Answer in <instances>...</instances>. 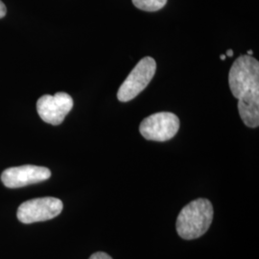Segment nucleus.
Returning a JSON list of instances; mask_svg holds the SVG:
<instances>
[{"instance_id": "12", "label": "nucleus", "mask_w": 259, "mask_h": 259, "mask_svg": "<svg viewBox=\"0 0 259 259\" xmlns=\"http://www.w3.org/2000/svg\"><path fill=\"white\" fill-rule=\"evenodd\" d=\"M252 54H253V52H252L251 50H248V53H247V55L252 56Z\"/></svg>"}, {"instance_id": "9", "label": "nucleus", "mask_w": 259, "mask_h": 259, "mask_svg": "<svg viewBox=\"0 0 259 259\" xmlns=\"http://www.w3.org/2000/svg\"><path fill=\"white\" fill-rule=\"evenodd\" d=\"M90 259H112L111 256L103 251H98L93 253V255L90 257Z\"/></svg>"}, {"instance_id": "13", "label": "nucleus", "mask_w": 259, "mask_h": 259, "mask_svg": "<svg viewBox=\"0 0 259 259\" xmlns=\"http://www.w3.org/2000/svg\"><path fill=\"white\" fill-rule=\"evenodd\" d=\"M220 59H221V60H222V61H224V60H225V59H226V55L220 56Z\"/></svg>"}, {"instance_id": "7", "label": "nucleus", "mask_w": 259, "mask_h": 259, "mask_svg": "<svg viewBox=\"0 0 259 259\" xmlns=\"http://www.w3.org/2000/svg\"><path fill=\"white\" fill-rule=\"evenodd\" d=\"M50 177L51 171L47 167L22 165L4 170L1 181L8 188H19L45 182Z\"/></svg>"}, {"instance_id": "5", "label": "nucleus", "mask_w": 259, "mask_h": 259, "mask_svg": "<svg viewBox=\"0 0 259 259\" xmlns=\"http://www.w3.org/2000/svg\"><path fill=\"white\" fill-rule=\"evenodd\" d=\"M180 129V119L172 112H157L146 117L139 126V132L147 140L164 142L173 139Z\"/></svg>"}, {"instance_id": "10", "label": "nucleus", "mask_w": 259, "mask_h": 259, "mask_svg": "<svg viewBox=\"0 0 259 259\" xmlns=\"http://www.w3.org/2000/svg\"><path fill=\"white\" fill-rule=\"evenodd\" d=\"M6 13H7V9H6V6L4 5V3L0 0V19L4 18L6 16Z\"/></svg>"}, {"instance_id": "11", "label": "nucleus", "mask_w": 259, "mask_h": 259, "mask_svg": "<svg viewBox=\"0 0 259 259\" xmlns=\"http://www.w3.org/2000/svg\"><path fill=\"white\" fill-rule=\"evenodd\" d=\"M227 56H228V57H232V56H233V51H232V49H229V50L227 51Z\"/></svg>"}, {"instance_id": "6", "label": "nucleus", "mask_w": 259, "mask_h": 259, "mask_svg": "<svg viewBox=\"0 0 259 259\" xmlns=\"http://www.w3.org/2000/svg\"><path fill=\"white\" fill-rule=\"evenodd\" d=\"M72 108L73 99L65 93H58L55 95L46 94L37 102V113L40 118L54 126L62 124Z\"/></svg>"}, {"instance_id": "4", "label": "nucleus", "mask_w": 259, "mask_h": 259, "mask_svg": "<svg viewBox=\"0 0 259 259\" xmlns=\"http://www.w3.org/2000/svg\"><path fill=\"white\" fill-rule=\"evenodd\" d=\"M63 208V202L58 198H36L20 204L17 216L19 221L23 224L44 222L60 215Z\"/></svg>"}, {"instance_id": "2", "label": "nucleus", "mask_w": 259, "mask_h": 259, "mask_svg": "<svg viewBox=\"0 0 259 259\" xmlns=\"http://www.w3.org/2000/svg\"><path fill=\"white\" fill-rule=\"evenodd\" d=\"M213 220L212 204L204 198L186 204L177 219V232L185 240H192L204 235Z\"/></svg>"}, {"instance_id": "1", "label": "nucleus", "mask_w": 259, "mask_h": 259, "mask_svg": "<svg viewBox=\"0 0 259 259\" xmlns=\"http://www.w3.org/2000/svg\"><path fill=\"white\" fill-rule=\"evenodd\" d=\"M229 83L232 95L238 99V111L244 124L259 125V63L252 56L242 55L233 63Z\"/></svg>"}, {"instance_id": "8", "label": "nucleus", "mask_w": 259, "mask_h": 259, "mask_svg": "<svg viewBox=\"0 0 259 259\" xmlns=\"http://www.w3.org/2000/svg\"><path fill=\"white\" fill-rule=\"evenodd\" d=\"M133 4L145 12H157L166 5L167 0H132Z\"/></svg>"}, {"instance_id": "3", "label": "nucleus", "mask_w": 259, "mask_h": 259, "mask_svg": "<svg viewBox=\"0 0 259 259\" xmlns=\"http://www.w3.org/2000/svg\"><path fill=\"white\" fill-rule=\"evenodd\" d=\"M157 70L156 61L152 57H145L131 71L121 84L117 98L121 102H128L136 98L148 85Z\"/></svg>"}]
</instances>
